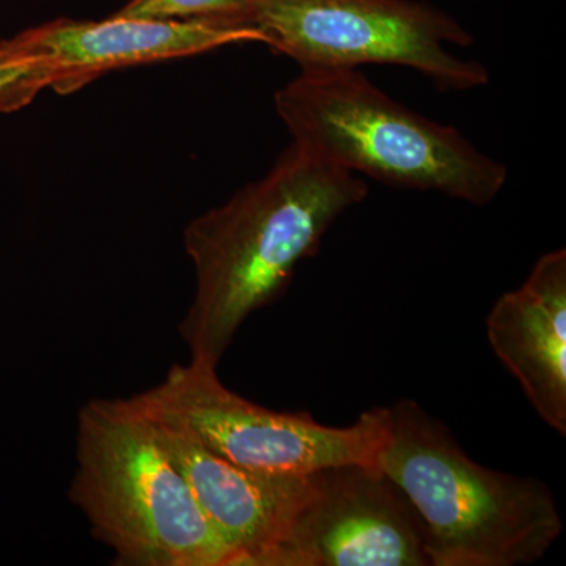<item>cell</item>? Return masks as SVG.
<instances>
[{"instance_id":"cell-1","label":"cell","mask_w":566,"mask_h":566,"mask_svg":"<svg viewBox=\"0 0 566 566\" xmlns=\"http://www.w3.org/2000/svg\"><path fill=\"white\" fill-rule=\"evenodd\" d=\"M367 193L356 174L292 142L262 180L192 219L185 249L196 294L178 327L189 363L218 370L245 319L285 293L297 264Z\"/></svg>"},{"instance_id":"cell-2","label":"cell","mask_w":566,"mask_h":566,"mask_svg":"<svg viewBox=\"0 0 566 566\" xmlns=\"http://www.w3.org/2000/svg\"><path fill=\"white\" fill-rule=\"evenodd\" d=\"M378 468L415 506L431 566L536 564L564 531L545 482L476 463L409 398L389 408Z\"/></svg>"},{"instance_id":"cell-3","label":"cell","mask_w":566,"mask_h":566,"mask_svg":"<svg viewBox=\"0 0 566 566\" xmlns=\"http://www.w3.org/2000/svg\"><path fill=\"white\" fill-rule=\"evenodd\" d=\"M274 106L294 144L386 185L485 207L509 178L457 128L395 102L357 69H301Z\"/></svg>"},{"instance_id":"cell-4","label":"cell","mask_w":566,"mask_h":566,"mask_svg":"<svg viewBox=\"0 0 566 566\" xmlns=\"http://www.w3.org/2000/svg\"><path fill=\"white\" fill-rule=\"evenodd\" d=\"M69 497L115 565L232 566V551L132 398L82 406Z\"/></svg>"},{"instance_id":"cell-5","label":"cell","mask_w":566,"mask_h":566,"mask_svg":"<svg viewBox=\"0 0 566 566\" xmlns=\"http://www.w3.org/2000/svg\"><path fill=\"white\" fill-rule=\"evenodd\" d=\"M132 400L214 455L260 474L307 475L344 464L378 468L389 431V408L367 409L348 427H327L305 411L252 403L227 389L216 368L193 363L174 365L161 385Z\"/></svg>"},{"instance_id":"cell-6","label":"cell","mask_w":566,"mask_h":566,"mask_svg":"<svg viewBox=\"0 0 566 566\" xmlns=\"http://www.w3.org/2000/svg\"><path fill=\"white\" fill-rule=\"evenodd\" d=\"M248 21L264 44L301 69H357L386 63L419 71L439 91L468 92L490 82L483 63L458 59L469 48L455 18L416 0H252Z\"/></svg>"},{"instance_id":"cell-7","label":"cell","mask_w":566,"mask_h":566,"mask_svg":"<svg viewBox=\"0 0 566 566\" xmlns=\"http://www.w3.org/2000/svg\"><path fill=\"white\" fill-rule=\"evenodd\" d=\"M256 566H431L419 515L376 465L308 475L289 527Z\"/></svg>"},{"instance_id":"cell-8","label":"cell","mask_w":566,"mask_h":566,"mask_svg":"<svg viewBox=\"0 0 566 566\" xmlns=\"http://www.w3.org/2000/svg\"><path fill=\"white\" fill-rule=\"evenodd\" d=\"M0 43L61 66L66 73L63 95H70L109 71L189 57L227 44H264V36L240 20H151L115 13L104 21L62 18Z\"/></svg>"},{"instance_id":"cell-9","label":"cell","mask_w":566,"mask_h":566,"mask_svg":"<svg viewBox=\"0 0 566 566\" xmlns=\"http://www.w3.org/2000/svg\"><path fill=\"white\" fill-rule=\"evenodd\" d=\"M147 417L203 515L232 551V566H256L303 504L311 474L249 471L214 455L181 428Z\"/></svg>"},{"instance_id":"cell-10","label":"cell","mask_w":566,"mask_h":566,"mask_svg":"<svg viewBox=\"0 0 566 566\" xmlns=\"http://www.w3.org/2000/svg\"><path fill=\"white\" fill-rule=\"evenodd\" d=\"M486 337L539 419L566 436V251L539 256L523 285L495 301Z\"/></svg>"},{"instance_id":"cell-11","label":"cell","mask_w":566,"mask_h":566,"mask_svg":"<svg viewBox=\"0 0 566 566\" xmlns=\"http://www.w3.org/2000/svg\"><path fill=\"white\" fill-rule=\"evenodd\" d=\"M66 73L54 62L0 43V114L29 106L44 88L63 95Z\"/></svg>"},{"instance_id":"cell-12","label":"cell","mask_w":566,"mask_h":566,"mask_svg":"<svg viewBox=\"0 0 566 566\" xmlns=\"http://www.w3.org/2000/svg\"><path fill=\"white\" fill-rule=\"evenodd\" d=\"M252 0H129L117 14L151 20L248 21ZM251 24V22H249Z\"/></svg>"}]
</instances>
